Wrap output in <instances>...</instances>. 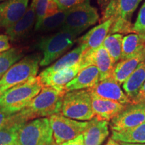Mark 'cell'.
<instances>
[{"mask_svg": "<svg viewBox=\"0 0 145 145\" xmlns=\"http://www.w3.org/2000/svg\"><path fill=\"white\" fill-rule=\"evenodd\" d=\"M55 144L59 145L75 138L82 135L88 122H80L65 117L61 114H54L48 118Z\"/></svg>", "mask_w": 145, "mask_h": 145, "instance_id": "9", "label": "cell"}, {"mask_svg": "<svg viewBox=\"0 0 145 145\" xmlns=\"http://www.w3.org/2000/svg\"><path fill=\"white\" fill-rule=\"evenodd\" d=\"M67 16V11L59 10L46 16L35 31L47 33L62 28Z\"/></svg>", "mask_w": 145, "mask_h": 145, "instance_id": "25", "label": "cell"}, {"mask_svg": "<svg viewBox=\"0 0 145 145\" xmlns=\"http://www.w3.org/2000/svg\"><path fill=\"white\" fill-rule=\"evenodd\" d=\"M2 95H3V93H1V91H0V99H1V96H2Z\"/></svg>", "mask_w": 145, "mask_h": 145, "instance_id": "41", "label": "cell"}, {"mask_svg": "<svg viewBox=\"0 0 145 145\" xmlns=\"http://www.w3.org/2000/svg\"><path fill=\"white\" fill-rule=\"evenodd\" d=\"M106 145H122V144H120L119 142H116V141L114 140L113 139H112L111 138H110L108 140V142H107V144Z\"/></svg>", "mask_w": 145, "mask_h": 145, "instance_id": "37", "label": "cell"}, {"mask_svg": "<svg viewBox=\"0 0 145 145\" xmlns=\"http://www.w3.org/2000/svg\"><path fill=\"white\" fill-rule=\"evenodd\" d=\"M83 52V49L82 46L79 45L77 48H74L70 52H68L55 63L43 70L41 72L44 74H49L70 67L79 62Z\"/></svg>", "mask_w": 145, "mask_h": 145, "instance_id": "24", "label": "cell"}, {"mask_svg": "<svg viewBox=\"0 0 145 145\" xmlns=\"http://www.w3.org/2000/svg\"><path fill=\"white\" fill-rule=\"evenodd\" d=\"M61 114L77 120H90L95 117L92 108L91 95L88 89L71 91L65 94Z\"/></svg>", "mask_w": 145, "mask_h": 145, "instance_id": "6", "label": "cell"}, {"mask_svg": "<svg viewBox=\"0 0 145 145\" xmlns=\"http://www.w3.org/2000/svg\"><path fill=\"white\" fill-rule=\"evenodd\" d=\"M81 69L80 65L78 62L70 67L52 73L44 74L40 72L39 77L44 86L52 87L61 91L66 92L65 86L76 77Z\"/></svg>", "mask_w": 145, "mask_h": 145, "instance_id": "14", "label": "cell"}, {"mask_svg": "<svg viewBox=\"0 0 145 145\" xmlns=\"http://www.w3.org/2000/svg\"><path fill=\"white\" fill-rule=\"evenodd\" d=\"M59 145H84L83 135H79V137L75 138L67 141V142H65L63 143H61V144Z\"/></svg>", "mask_w": 145, "mask_h": 145, "instance_id": "35", "label": "cell"}, {"mask_svg": "<svg viewBox=\"0 0 145 145\" xmlns=\"http://www.w3.org/2000/svg\"><path fill=\"white\" fill-rule=\"evenodd\" d=\"M48 145H55V142H52L51 144H48Z\"/></svg>", "mask_w": 145, "mask_h": 145, "instance_id": "40", "label": "cell"}, {"mask_svg": "<svg viewBox=\"0 0 145 145\" xmlns=\"http://www.w3.org/2000/svg\"><path fill=\"white\" fill-rule=\"evenodd\" d=\"M61 11H68L76 5L83 3L85 0H53Z\"/></svg>", "mask_w": 145, "mask_h": 145, "instance_id": "32", "label": "cell"}, {"mask_svg": "<svg viewBox=\"0 0 145 145\" xmlns=\"http://www.w3.org/2000/svg\"><path fill=\"white\" fill-rule=\"evenodd\" d=\"M41 59L39 53L29 54L12 65L0 79V91L3 93L12 87L36 77Z\"/></svg>", "mask_w": 145, "mask_h": 145, "instance_id": "4", "label": "cell"}, {"mask_svg": "<svg viewBox=\"0 0 145 145\" xmlns=\"http://www.w3.org/2000/svg\"><path fill=\"white\" fill-rule=\"evenodd\" d=\"M65 93L66 92L52 87L44 86L40 92L19 113L26 122L30 120L49 118L54 114H61Z\"/></svg>", "mask_w": 145, "mask_h": 145, "instance_id": "1", "label": "cell"}, {"mask_svg": "<svg viewBox=\"0 0 145 145\" xmlns=\"http://www.w3.org/2000/svg\"><path fill=\"white\" fill-rule=\"evenodd\" d=\"M141 1L142 0H110L103 10L99 24L111 19L112 25L109 34H129L132 32V15Z\"/></svg>", "mask_w": 145, "mask_h": 145, "instance_id": "2", "label": "cell"}, {"mask_svg": "<svg viewBox=\"0 0 145 145\" xmlns=\"http://www.w3.org/2000/svg\"><path fill=\"white\" fill-rule=\"evenodd\" d=\"M26 123L19 112L12 113L0 106V130L17 124Z\"/></svg>", "mask_w": 145, "mask_h": 145, "instance_id": "29", "label": "cell"}, {"mask_svg": "<svg viewBox=\"0 0 145 145\" xmlns=\"http://www.w3.org/2000/svg\"><path fill=\"white\" fill-rule=\"evenodd\" d=\"M91 95L94 115L95 117L101 120L110 122L117 116L126 106L117 101L99 97L93 94H91Z\"/></svg>", "mask_w": 145, "mask_h": 145, "instance_id": "17", "label": "cell"}, {"mask_svg": "<svg viewBox=\"0 0 145 145\" xmlns=\"http://www.w3.org/2000/svg\"><path fill=\"white\" fill-rule=\"evenodd\" d=\"M110 1V0H97V3H98L100 8L101 9H103V10H104L105 8L107 6V5L108 4L109 1Z\"/></svg>", "mask_w": 145, "mask_h": 145, "instance_id": "36", "label": "cell"}, {"mask_svg": "<svg viewBox=\"0 0 145 145\" xmlns=\"http://www.w3.org/2000/svg\"><path fill=\"white\" fill-rule=\"evenodd\" d=\"M88 90L91 94L117 101L125 106L132 104L130 99L123 91L120 86L112 77L99 81L97 84L93 88L88 89Z\"/></svg>", "mask_w": 145, "mask_h": 145, "instance_id": "12", "label": "cell"}, {"mask_svg": "<svg viewBox=\"0 0 145 145\" xmlns=\"http://www.w3.org/2000/svg\"><path fill=\"white\" fill-rule=\"evenodd\" d=\"M23 124H17L0 130V145H18V132Z\"/></svg>", "mask_w": 145, "mask_h": 145, "instance_id": "28", "label": "cell"}, {"mask_svg": "<svg viewBox=\"0 0 145 145\" xmlns=\"http://www.w3.org/2000/svg\"><path fill=\"white\" fill-rule=\"evenodd\" d=\"M77 36L69 32L59 31L40 40L37 48L42 57L40 66L46 67L61 57L71 48L76 42Z\"/></svg>", "mask_w": 145, "mask_h": 145, "instance_id": "7", "label": "cell"}, {"mask_svg": "<svg viewBox=\"0 0 145 145\" xmlns=\"http://www.w3.org/2000/svg\"><path fill=\"white\" fill-rule=\"evenodd\" d=\"M99 20V15L97 9L91 4L90 0H85L83 3L67 11L66 19L60 31L77 36Z\"/></svg>", "mask_w": 145, "mask_h": 145, "instance_id": "5", "label": "cell"}, {"mask_svg": "<svg viewBox=\"0 0 145 145\" xmlns=\"http://www.w3.org/2000/svg\"><path fill=\"white\" fill-rule=\"evenodd\" d=\"M132 104L145 103V82L141 87L137 95L131 100Z\"/></svg>", "mask_w": 145, "mask_h": 145, "instance_id": "34", "label": "cell"}, {"mask_svg": "<svg viewBox=\"0 0 145 145\" xmlns=\"http://www.w3.org/2000/svg\"><path fill=\"white\" fill-rule=\"evenodd\" d=\"M145 61V48L133 57L120 61L115 65L112 77L118 84H123L141 63Z\"/></svg>", "mask_w": 145, "mask_h": 145, "instance_id": "20", "label": "cell"}, {"mask_svg": "<svg viewBox=\"0 0 145 145\" xmlns=\"http://www.w3.org/2000/svg\"><path fill=\"white\" fill-rule=\"evenodd\" d=\"M43 87L39 76L31 78L5 91L0 99V106L12 113H18L30 104Z\"/></svg>", "mask_w": 145, "mask_h": 145, "instance_id": "3", "label": "cell"}, {"mask_svg": "<svg viewBox=\"0 0 145 145\" xmlns=\"http://www.w3.org/2000/svg\"><path fill=\"white\" fill-rule=\"evenodd\" d=\"M112 25V20H108L91 29L86 34L79 38L77 41L79 45L82 46L83 52L95 50L100 47L109 34Z\"/></svg>", "mask_w": 145, "mask_h": 145, "instance_id": "15", "label": "cell"}, {"mask_svg": "<svg viewBox=\"0 0 145 145\" xmlns=\"http://www.w3.org/2000/svg\"><path fill=\"white\" fill-rule=\"evenodd\" d=\"M81 69L95 65L99 71V81L112 77L116 63L106 48L101 45L95 50H86L83 52L79 61Z\"/></svg>", "mask_w": 145, "mask_h": 145, "instance_id": "10", "label": "cell"}, {"mask_svg": "<svg viewBox=\"0 0 145 145\" xmlns=\"http://www.w3.org/2000/svg\"><path fill=\"white\" fill-rule=\"evenodd\" d=\"M36 24V13L33 1L30 3L22 17L18 22L5 30L10 40L16 42L26 36Z\"/></svg>", "mask_w": 145, "mask_h": 145, "instance_id": "16", "label": "cell"}, {"mask_svg": "<svg viewBox=\"0 0 145 145\" xmlns=\"http://www.w3.org/2000/svg\"><path fill=\"white\" fill-rule=\"evenodd\" d=\"M119 143L122 145H145V144H128V143H123V142H119Z\"/></svg>", "mask_w": 145, "mask_h": 145, "instance_id": "38", "label": "cell"}, {"mask_svg": "<svg viewBox=\"0 0 145 145\" xmlns=\"http://www.w3.org/2000/svg\"><path fill=\"white\" fill-rule=\"evenodd\" d=\"M140 36H142V37L144 38V39H145V33H144V34H140Z\"/></svg>", "mask_w": 145, "mask_h": 145, "instance_id": "39", "label": "cell"}, {"mask_svg": "<svg viewBox=\"0 0 145 145\" xmlns=\"http://www.w3.org/2000/svg\"><path fill=\"white\" fill-rule=\"evenodd\" d=\"M145 48V39L137 33L127 34L123 38L120 61L133 57Z\"/></svg>", "mask_w": 145, "mask_h": 145, "instance_id": "23", "label": "cell"}, {"mask_svg": "<svg viewBox=\"0 0 145 145\" xmlns=\"http://www.w3.org/2000/svg\"><path fill=\"white\" fill-rule=\"evenodd\" d=\"M99 81V73L95 65H91L79 71L76 77L65 86V91L88 89L97 84Z\"/></svg>", "mask_w": 145, "mask_h": 145, "instance_id": "19", "label": "cell"}, {"mask_svg": "<svg viewBox=\"0 0 145 145\" xmlns=\"http://www.w3.org/2000/svg\"><path fill=\"white\" fill-rule=\"evenodd\" d=\"M111 138L118 142L145 144V122L120 131L112 130Z\"/></svg>", "mask_w": 145, "mask_h": 145, "instance_id": "21", "label": "cell"}, {"mask_svg": "<svg viewBox=\"0 0 145 145\" xmlns=\"http://www.w3.org/2000/svg\"><path fill=\"white\" fill-rule=\"evenodd\" d=\"M132 32L139 34L145 33V1L141 6L136 22L132 26Z\"/></svg>", "mask_w": 145, "mask_h": 145, "instance_id": "31", "label": "cell"}, {"mask_svg": "<svg viewBox=\"0 0 145 145\" xmlns=\"http://www.w3.org/2000/svg\"><path fill=\"white\" fill-rule=\"evenodd\" d=\"M10 39L6 34H0V53L10 49Z\"/></svg>", "mask_w": 145, "mask_h": 145, "instance_id": "33", "label": "cell"}, {"mask_svg": "<svg viewBox=\"0 0 145 145\" xmlns=\"http://www.w3.org/2000/svg\"><path fill=\"white\" fill-rule=\"evenodd\" d=\"M123 38V35L120 34H109L102 44L116 64L121 59Z\"/></svg>", "mask_w": 145, "mask_h": 145, "instance_id": "26", "label": "cell"}, {"mask_svg": "<svg viewBox=\"0 0 145 145\" xmlns=\"http://www.w3.org/2000/svg\"><path fill=\"white\" fill-rule=\"evenodd\" d=\"M109 122L94 117L82 134L84 145H101L109 135Z\"/></svg>", "mask_w": 145, "mask_h": 145, "instance_id": "18", "label": "cell"}, {"mask_svg": "<svg viewBox=\"0 0 145 145\" xmlns=\"http://www.w3.org/2000/svg\"><path fill=\"white\" fill-rule=\"evenodd\" d=\"M29 0H5L0 3V28H10L22 17Z\"/></svg>", "mask_w": 145, "mask_h": 145, "instance_id": "13", "label": "cell"}, {"mask_svg": "<svg viewBox=\"0 0 145 145\" xmlns=\"http://www.w3.org/2000/svg\"><path fill=\"white\" fill-rule=\"evenodd\" d=\"M52 1V0H32L34 3L36 13V24L34 26V30L38 28L40 24L46 16Z\"/></svg>", "mask_w": 145, "mask_h": 145, "instance_id": "30", "label": "cell"}, {"mask_svg": "<svg viewBox=\"0 0 145 145\" xmlns=\"http://www.w3.org/2000/svg\"><path fill=\"white\" fill-rule=\"evenodd\" d=\"M5 0H0V3H1V2H3V1H4Z\"/></svg>", "mask_w": 145, "mask_h": 145, "instance_id": "42", "label": "cell"}, {"mask_svg": "<svg viewBox=\"0 0 145 145\" xmlns=\"http://www.w3.org/2000/svg\"><path fill=\"white\" fill-rule=\"evenodd\" d=\"M145 82V61L140 63L123 83L124 93L132 100Z\"/></svg>", "mask_w": 145, "mask_h": 145, "instance_id": "22", "label": "cell"}, {"mask_svg": "<svg viewBox=\"0 0 145 145\" xmlns=\"http://www.w3.org/2000/svg\"><path fill=\"white\" fill-rule=\"evenodd\" d=\"M145 122V103L130 104L110 121L112 130L120 131L138 126Z\"/></svg>", "mask_w": 145, "mask_h": 145, "instance_id": "11", "label": "cell"}, {"mask_svg": "<svg viewBox=\"0 0 145 145\" xmlns=\"http://www.w3.org/2000/svg\"><path fill=\"white\" fill-rule=\"evenodd\" d=\"M54 142L48 118L34 119L18 132V145H48Z\"/></svg>", "mask_w": 145, "mask_h": 145, "instance_id": "8", "label": "cell"}, {"mask_svg": "<svg viewBox=\"0 0 145 145\" xmlns=\"http://www.w3.org/2000/svg\"><path fill=\"white\" fill-rule=\"evenodd\" d=\"M22 50L17 48H11L0 53V79L12 65L22 59Z\"/></svg>", "mask_w": 145, "mask_h": 145, "instance_id": "27", "label": "cell"}]
</instances>
